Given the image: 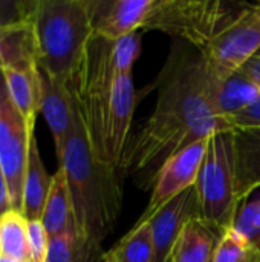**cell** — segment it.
I'll return each instance as SVG.
<instances>
[{"label":"cell","mask_w":260,"mask_h":262,"mask_svg":"<svg viewBox=\"0 0 260 262\" xmlns=\"http://www.w3.org/2000/svg\"><path fill=\"white\" fill-rule=\"evenodd\" d=\"M222 233L201 218L190 220L173 246L170 262H213Z\"/></svg>","instance_id":"cell-16"},{"label":"cell","mask_w":260,"mask_h":262,"mask_svg":"<svg viewBox=\"0 0 260 262\" xmlns=\"http://www.w3.org/2000/svg\"><path fill=\"white\" fill-rule=\"evenodd\" d=\"M207 75L215 111L222 120L248 109L260 100V86L242 71L224 78H216L208 72Z\"/></svg>","instance_id":"cell-15"},{"label":"cell","mask_w":260,"mask_h":262,"mask_svg":"<svg viewBox=\"0 0 260 262\" xmlns=\"http://www.w3.org/2000/svg\"><path fill=\"white\" fill-rule=\"evenodd\" d=\"M40 88H41V114L52 132L57 158L61 157L64 146L74 129L77 103L70 88L49 75L38 66Z\"/></svg>","instance_id":"cell-13"},{"label":"cell","mask_w":260,"mask_h":262,"mask_svg":"<svg viewBox=\"0 0 260 262\" xmlns=\"http://www.w3.org/2000/svg\"><path fill=\"white\" fill-rule=\"evenodd\" d=\"M29 262H46L49 250V235L41 221H28Z\"/></svg>","instance_id":"cell-27"},{"label":"cell","mask_w":260,"mask_h":262,"mask_svg":"<svg viewBox=\"0 0 260 262\" xmlns=\"http://www.w3.org/2000/svg\"><path fill=\"white\" fill-rule=\"evenodd\" d=\"M0 255L29 261L28 220L21 210L11 209L0 216Z\"/></svg>","instance_id":"cell-23"},{"label":"cell","mask_w":260,"mask_h":262,"mask_svg":"<svg viewBox=\"0 0 260 262\" xmlns=\"http://www.w3.org/2000/svg\"><path fill=\"white\" fill-rule=\"evenodd\" d=\"M260 51V3L238 12L201 51L207 72L224 78L257 55Z\"/></svg>","instance_id":"cell-7"},{"label":"cell","mask_w":260,"mask_h":262,"mask_svg":"<svg viewBox=\"0 0 260 262\" xmlns=\"http://www.w3.org/2000/svg\"><path fill=\"white\" fill-rule=\"evenodd\" d=\"M195 187L199 218L221 232L233 229L241 204L236 196L231 130H219L210 137Z\"/></svg>","instance_id":"cell-5"},{"label":"cell","mask_w":260,"mask_h":262,"mask_svg":"<svg viewBox=\"0 0 260 262\" xmlns=\"http://www.w3.org/2000/svg\"><path fill=\"white\" fill-rule=\"evenodd\" d=\"M208 141L210 138L196 141L166 161L152 187L149 204L138 223L149 221L150 216L158 212L164 204H167L187 189L196 186L207 154Z\"/></svg>","instance_id":"cell-9"},{"label":"cell","mask_w":260,"mask_h":262,"mask_svg":"<svg viewBox=\"0 0 260 262\" xmlns=\"http://www.w3.org/2000/svg\"><path fill=\"white\" fill-rule=\"evenodd\" d=\"M0 262H29V261H20V259H14V258H8L0 255Z\"/></svg>","instance_id":"cell-31"},{"label":"cell","mask_w":260,"mask_h":262,"mask_svg":"<svg viewBox=\"0 0 260 262\" xmlns=\"http://www.w3.org/2000/svg\"><path fill=\"white\" fill-rule=\"evenodd\" d=\"M213 262H260V249L230 229L222 233Z\"/></svg>","instance_id":"cell-24"},{"label":"cell","mask_w":260,"mask_h":262,"mask_svg":"<svg viewBox=\"0 0 260 262\" xmlns=\"http://www.w3.org/2000/svg\"><path fill=\"white\" fill-rule=\"evenodd\" d=\"M9 95L31 129L35 127L38 112H41V88L38 63L18 69L2 71Z\"/></svg>","instance_id":"cell-18"},{"label":"cell","mask_w":260,"mask_h":262,"mask_svg":"<svg viewBox=\"0 0 260 262\" xmlns=\"http://www.w3.org/2000/svg\"><path fill=\"white\" fill-rule=\"evenodd\" d=\"M136 94L132 74L116 80L106 115L104 127V161L118 169L130 138Z\"/></svg>","instance_id":"cell-11"},{"label":"cell","mask_w":260,"mask_h":262,"mask_svg":"<svg viewBox=\"0 0 260 262\" xmlns=\"http://www.w3.org/2000/svg\"><path fill=\"white\" fill-rule=\"evenodd\" d=\"M233 17L219 0H150L143 29L166 32L202 51Z\"/></svg>","instance_id":"cell-6"},{"label":"cell","mask_w":260,"mask_h":262,"mask_svg":"<svg viewBox=\"0 0 260 262\" xmlns=\"http://www.w3.org/2000/svg\"><path fill=\"white\" fill-rule=\"evenodd\" d=\"M11 209H12V203H11L9 189H8V183H6L3 169L0 166V216L5 215L6 212H9Z\"/></svg>","instance_id":"cell-29"},{"label":"cell","mask_w":260,"mask_h":262,"mask_svg":"<svg viewBox=\"0 0 260 262\" xmlns=\"http://www.w3.org/2000/svg\"><path fill=\"white\" fill-rule=\"evenodd\" d=\"M52 177L48 175L46 167L41 161L35 134L31 137L28 164L23 183V198H21V213L28 221H40L48 193L51 189Z\"/></svg>","instance_id":"cell-17"},{"label":"cell","mask_w":260,"mask_h":262,"mask_svg":"<svg viewBox=\"0 0 260 262\" xmlns=\"http://www.w3.org/2000/svg\"><path fill=\"white\" fill-rule=\"evenodd\" d=\"M233 229L244 239L260 249V200L245 203L239 209Z\"/></svg>","instance_id":"cell-25"},{"label":"cell","mask_w":260,"mask_h":262,"mask_svg":"<svg viewBox=\"0 0 260 262\" xmlns=\"http://www.w3.org/2000/svg\"><path fill=\"white\" fill-rule=\"evenodd\" d=\"M37 64L35 37L31 23L0 28V71Z\"/></svg>","instance_id":"cell-20"},{"label":"cell","mask_w":260,"mask_h":262,"mask_svg":"<svg viewBox=\"0 0 260 262\" xmlns=\"http://www.w3.org/2000/svg\"><path fill=\"white\" fill-rule=\"evenodd\" d=\"M219 130L227 129L215 111L201 51L176 46L161 72L156 106L130 135L118 172L149 190L170 157Z\"/></svg>","instance_id":"cell-1"},{"label":"cell","mask_w":260,"mask_h":262,"mask_svg":"<svg viewBox=\"0 0 260 262\" xmlns=\"http://www.w3.org/2000/svg\"><path fill=\"white\" fill-rule=\"evenodd\" d=\"M103 262H153V243L149 223H136L110 250Z\"/></svg>","instance_id":"cell-22"},{"label":"cell","mask_w":260,"mask_h":262,"mask_svg":"<svg viewBox=\"0 0 260 262\" xmlns=\"http://www.w3.org/2000/svg\"><path fill=\"white\" fill-rule=\"evenodd\" d=\"M103 258L101 244L86 238L78 229L49 238L46 262H103Z\"/></svg>","instance_id":"cell-21"},{"label":"cell","mask_w":260,"mask_h":262,"mask_svg":"<svg viewBox=\"0 0 260 262\" xmlns=\"http://www.w3.org/2000/svg\"><path fill=\"white\" fill-rule=\"evenodd\" d=\"M58 163L66 173L78 232L101 244L116 226L124 193L118 169L93 152L78 106L74 129Z\"/></svg>","instance_id":"cell-2"},{"label":"cell","mask_w":260,"mask_h":262,"mask_svg":"<svg viewBox=\"0 0 260 262\" xmlns=\"http://www.w3.org/2000/svg\"><path fill=\"white\" fill-rule=\"evenodd\" d=\"M32 29L38 66L70 88L93 35L87 2L37 0Z\"/></svg>","instance_id":"cell-4"},{"label":"cell","mask_w":260,"mask_h":262,"mask_svg":"<svg viewBox=\"0 0 260 262\" xmlns=\"http://www.w3.org/2000/svg\"><path fill=\"white\" fill-rule=\"evenodd\" d=\"M141 54V32L121 38L92 35L81 66L70 86L93 152L104 161V127L116 80L132 74Z\"/></svg>","instance_id":"cell-3"},{"label":"cell","mask_w":260,"mask_h":262,"mask_svg":"<svg viewBox=\"0 0 260 262\" xmlns=\"http://www.w3.org/2000/svg\"><path fill=\"white\" fill-rule=\"evenodd\" d=\"M95 35L121 38L144 28L150 0H86Z\"/></svg>","instance_id":"cell-12"},{"label":"cell","mask_w":260,"mask_h":262,"mask_svg":"<svg viewBox=\"0 0 260 262\" xmlns=\"http://www.w3.org/2000/svg\"><path fill=\"white\" fill-rule=\"evenodd\" d=\"M242 72H245L250 78H253L260 86V57H253L250 61H247L242 69Z\"/></svg>","instance_id":"cell-30"},{"label":"cell","mask_w":260,"mask_h":262,"mask_svg":"<svg viewBox=\"0 0 260 262\" xmlns=\"http://www.w3.org/2000/svg\"><path fill=\"white\" fill-rule=\"evenodd\" d=\"M199 218L196 187H190L155 212L149 221L153 243V262H169L173 246L185 224Z\"/></svg>","instance_id":"cell-10"},{"label":"cell","mask_w":260,"mask_h":262,"mask_svg":"<svg viewBox=\"0 0 260 262\" xmlns=\"http://www.w3.org/2000/svg\"><path fill=\"white\" fill-rule=\"evenodd\" d=\"M227 130L233 129H245V127H260V100L250 106L248 109L231 115L224 120Z\"/></svg>","instance_id":"cell-28"},{"label":"cell","mask_w":260,"mask_h":262,"mask_svg":"<svg viewBox=\"0 0 260 262\" xmlns=\"http://www.w3.org/2000/svg\"><path fill=\"white\" fill-rule=\"evenodd\" d=\"M256 57H260V51H259V52H257V55H256Z\"/></svg>","instance_id":"cell-32"},{"label":"cell","mask_w":260,"mask_h":262,"mask_svg":"<svg viewBox=\"0 0 260 262\" xmlns=\"http://www.w3.org/2000/svg\"><path fill=\"white\" fill-rule=\"evenodd\" d=\"M40 221L43 223L49 238L77 229L69 186L66 173L61 167H58V170L52 175L51 189Z\"/></svg>","instance_id":"cell-19"},{"label":"cell","mask_w":260,"mask_h":262,"mask_svg":"<svg viewBox=\"0 0 260 262\" xmlns=\"http://www.w3.org/2000/svg\"><path fill=\"white\" fill-rule=\"evenodd\" d=\"M236 196L241 207L260 187V127L233 129Z\"/></svg>","instance_id":"cell-14"},{"label":"cell","mask_w":260,"mask_h":262,"mask_svg":"<svg viewBox=\"0 0 260 262\" xmlns=\"http://www.w3.org/2000/svg\"><path fill=\"white\" fill-rule=\"evenodd\" d=\"M37 0H0V28L31 23Z\"/></svg>","instance_id":"cell-26"},{"label":"cell","mask_w":260,"mask_h":262,"mask_svg":"<svg viewBox=\"0 0 260 262\" xmlns=\"http://www.w3.org/2000/svg\"><path fill=\"white\" fill-rule=\"evenodd\" d=\"M32 135L34 129L28 126L14 104L0 71V166L8 183L12 209L15 210H21L23 183Z\"/></svg>","instance_id":"cell-8"}]
</instances>
